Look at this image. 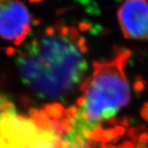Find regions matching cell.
<instances>
[{
	"label": "cell",
	"mask_w": 148,
	"mask_h": 148,
	"mask_svg": "<svg viewBox=\"0 0 148 148\" xmlns=\"http://www.w3.org/2000/svg\"><path fill=\"white\" fill-rule=\"evenodd\" d=\"M86 51L77 28L58 23L27 43L16 62L23 83L39 98L64 101L84 81Z\"/></svg>",
	"instance_id": "cell-1"
},
{
	"label": "cell",
	"mask_w": 148,
	"mask_h": 148,
	"mask_svg": "<svg viewBox=\"0 0 148 148\" xmlns=\"http://www.w3.org/2000/svg\"><path fill=\"white\" fill-rule=\"evenodd\" d=\"M130 54L129 49H119L113 58L94 64L92 77L80 85L83 95L77 101L80 108L72 117V127L67 132L70 138L90 141L102 122L110 121L128 104L131 93L124 67Z\"/></svg>",
	"instance_id": "cell-2"
},
{
	"label": "cell",
	"mask_w": 148,
	"mask_h": 148,
	"mask_svg": "<svg viewBox=\"0 0 148 148\" xmlns=\"http://www.w3.org/2000/svg\"><path fill=\"white\" fill-rule=\"evenodd\" d=\"M32 18L21 0H0V38L20 45L32 31Z\"/></svg>",
	"instance_id": "cell-3"
},
{
	"label": "cell",
	"mask_w": 148,
	"mask_h": 148,
	"mask_svg": "<svg viewBox=\"0 0 148 148\" xmlns=\"http://www.w3.org/2000/svg\"><path fill=\"white\" fill-rule=\"evenodd\" d=\"M117 16L125 38L148 40V0H125Z\"/></svg>",
	"instance_id": "cell-4"
},
{
	"label": "cell",
	"mask_w": 148,
	"mask_h": 148,
	"mask_svg": "<svg viewBox=\"0 0 148 148\" xmlns=\"http://www.w3.org/2000/svg\"><path fill=\"white\" fill-rule=\"evenodd\" d=\"M44 110L47 114V115L51 119H60L64 113V107L59 103H51L45 106Z\"/></svg>",
	"instance_id": "cell-5"
},
{
	"label": "cell",
	"mask_w": 148,
	"mask_h": 148,
	"mask_svg": "<svg viewBox=\"0 0 148 148\" xmlns=\"http://www.w3.org/2000/svg\"><path fill=\"white\" fill-rule=\"evenodd\" d=\"M16 52V50L13 49V48H8L7 49H6V53L8 55V56H11V55H12L13 53Z\"/></svg>",
	"instance_id": "cell-6"
},
{
	"label": "cell",
	"mask_w": 148,
	"mask_h": 148,
	"mask_svg": "<svg viewBox=\"0 0 148 148\" xmlns=\"http://www.w3.org/2000/svg\"><path fill=\"white\" fill-rule=\"evenodd\" d=\"M31 1H33V2H38V1H41V0H31Z\"/></svg>",
	"instance_id": "cell-7"
}]
</instances>
